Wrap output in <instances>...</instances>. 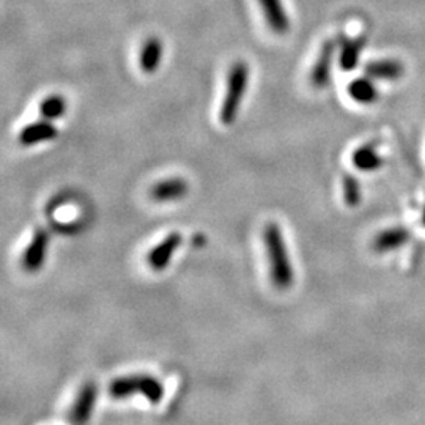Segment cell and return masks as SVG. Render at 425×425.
Instances as JSON below:
<instances>
[{
	"label": "cell",
	"instance_id": "6",
	"mask_svg": "<svg viewBox=\"0 0 425 425\" xmlns=\"http://www.w3.org/2000/svg\"><path fill=\"white\" fill-rule=\"evenodd\" d=\"M47 248H49V235H47V232L43 229L35 232L21 259V266L24 271L27 273L40 271L46 262Z\"/></svg>",
	"mask_w": 425,
	"mask_h": 425
},
{
	"label": "cell",
	"instance_id": "14",
	"mask_svg": "<svg viewBox=\"0 0 425 425\" xmlns=\"http://www.w3.org/2000/svg\"><path fill=\"white\" fill-rule=\"evenodd\" d=\"M346 92H348L350 98L358 104H372L380 97L378 88H376L374 79L367 74L364 77H356L355 81H351Z\"/></svg>",
	"mask_w": 425,
	"mask_h": 425
},
{
	"label": "cell",
	"instance_id": "11",
	"mask_svg": "<svg viewBox=\"0 0 425 425\" xmlns=\"http://www.w3.org/2000/svg\"><path fill=\"white\" fill-rule=\"evenodd\" d=\"M403 65L396 58L375 60L366 65V74L374 81H397L403 76Z\"/></svg>",
	"mask_w": 425,
	"mask_h": 425
},
{
	"label": "cell",
	"instance_id": "15",
	"mask_svg": "<svg viewBox=\"0 0 425 425\" xmlns=\"http://www.w3.org/2000/svg\"><path fill=\"white\" fill-rule=\"evenodd\" d=\"M351 163L361 172H375L383 166V158L374 143H366L353 152Z\"/></svg>",
	"mask_w": 425,
	"mask_h": 425
},
{
	"label": "cell",
	"instance_id": "19",
	"mask_svg": "<svg viewBox=\"0 0 425 425\" xmlns=\"http://www.w3.org/2000/svg\"><path fill=\"white\" fill-rule=\"evenodd\" d=\"M422 219H424V224H425V209H424V218Z\"/></svg>",
	"mask_w": 425,
	"mask_h": 425
},
{
	"label": "cell",
	"instance_id": "5",
	"mask_svg": "<svg viewBox=\"0 0 425 425\" xmlns=\"http://www.w3.org/2000/svg\"><path fill=\"white\" fill-rule=\"evenodd\" d=\"M336 47L337 45L334 40H328L323 43L314 67L310 70V83H312L315 88H325L329 86V82H331Z\"/></svg>",
	"mask_w": 425,
	"mask_h": 425
},
{
	"label": "cell",
	"instance_id": "17",
	"mask_svg": "<svg viewBox=\"0 0 425 425\" xmlns=\"http://www.w3.org/2000/svg\"><path fill=\"white\" fill-rule=\"evenodd\" d=\"M406 236H408V233H406L403 229L386 230L376 236L375 248L378 250H389V249L399 246L400 243H403Z\"/></svg>",
	"mask_w": 425,
	"mask_h": 425
},
{
	"label": "cell",
	"instance_id": "7",
	"mask_svg": "<svg viewBox=\"0 0 425 425\" xmlns=\"http://www.w3.org/2000/svg\"><path fill=\"white\" fill-rule=\"evenodd\" d=\"M182 241H183L182 233L172 232L170 235H167L163 241L157 244V246L148 252L147 255L148 266L154 269V271H161V269L169 266L172 257L177 252V249L179 248Z\"/></svg>",
	"mask_w": 425,
	"mask_h": 425
},
{
	"label": "cell",
	"instance_id": "16",
	"mask_svg": "<svg viewBox=\"0 0 425 425\" xmlns=\"http://www.w3.org/2000/svg\"><path fill=\"white\" fill-rule=\"evenodd\" d=\"M65 112H67V99L60 97V95H49L40 104L41 118L51 120V122L63 117Z\"/></svg>",
	"mask_w": 425,
	"mask_h": 425
},
{
	"label": "cell",
	"instance_id": "9",
	"mask_svg": "<svg viewBox=\"0 0 425 425\" xmlns=\"http://www.w3.org/2000/svg\"><path fill=\"white\" fill-rule=\"evenodd\" d=\"M265 21L278 35H285L290 30V17L287 15L282 0H259Z\"/></svg>",
	"mask_w": 425,
	"mask_h": 425
},
{
	"label": "cell",
	"instance_id": "12",
	"mask_svg": "<svg viewBox=\"0 0 425 425\" xmlns=\"http://www.w3.org/2000/svg\"><path fill=\"white\" fill-rule=\"evenodd\" d=\"M163 54H164L163 41L157 37L148 38L145 43H143L139 56V65L143 73L147 74L157 73L161 62H163Z\"/></svg>",
	"mask_w": 425,
	"mask_h": 425
},
{
	"label": "cell",
	"instance_id": "1",
	"mask_svg": "<svg viewBox=\"0 0 425 425\" xmlns=\"http://www.w3.org/2000/svg\"><path fill=\"white\" fill-rule=\"evenodd\" d=\"M263 243H265L268 260H269V276L274 289L280 291L289 290L295 280V271L287 250V244L282 235V229L276 223H269L263 229Z\"/></svg>",
	"mask_w": 425,
	"mask_h": 425
},
{
	"label": "cell",
	"instance_id": "4",
	"mask_svg": "<svg viewBox=\"0 0 425 425\" xmlns=\"http://www.w3.org/2000/svg\"><path fill=\"white\" fill-rule=\"evenodd\" d=\"M98 399V387L93 381H87L81 387L74 399V403L71 405L68 421L71 425H87L92 419L95 405Z\"/></svg>",
	"mask_w": 425,
	"mask_h": 425
},
{
	"label": "cell",
	"instance_id": "8",
	"mask_svg": "<svg viewBox=\"0 0 425 425\" xmlns=\"http://www.w3.org/2000/svg\"><path fill=\"white\" fill-rule=\"evenodd\" d=\"M189 191V184L184 178L179 177H172L161 179L154 186L150 189V197L152 200L158 203H169V202H177L186 197Z\"/></svg>",
	"mask_w": 425,
	"mask_h": 425
},
{
	"label": "cell",
	"instance_id": "13",
	"mask_svg": "<svg viewBox=\"0 0 425 425\" xmlns=\"http://www.w3.org/2000/svg\"><path fill=\"white\" fill-rule=\"evenodd\" d=\"M364 46H366V40H364L362 37L344 38L342 43H340V49H339L340 70L346 71V73L355 70L359 63V58H361Z\"/></svg>",
	"mask_w": 425,
	"mask_h": 425
},
{
	"label": "cell",
	"instance_id": "3",
	"mask_svg": "<svg viewBox=\"0 0 425 425\" xmlns=\"http://www.w3.org/2000/svg\"><path fill=\"white\" fill-rule=\"evenodd\" d=\"M109 396L112 399L122 400L128 399L134 394H141L145 397L150 403H159L164 397V386L157 376L147 375V374H139V375H128V376H120L111 381L109 385Z\"/></svg>",
	"mask_w": 425,
	"mask_h": 425
},
{
	"label": "cell",
	"instance_id": "18",
	"mask_svg": "<svg viewBox=\"0 0 425 425\" xmlns=\"http://www.w3.org/2000/svg\"><path fill=\"white\" fill-rule=\"evenodd\" d=\"M342 189H344V199L345 203L350 207H356L361 202V186L356 177L353 175H345L342 182Z\"/></svg>",
	"mask_w": 425,
	"mask_h": 425
},
{
	"label": "cell",
	"instance_id": "10",
	"mask_svg": "<svg viewBox=\"0 0 425 425\" xmlns=\"http://www.w3.org/2000/svg\"><path fill=\"white\" fill-rule=\"evenodd\" d=\"M57 128L51 120H40V122L30 123L22 128L19 133V143L24 147H32L41 142L52 141L57 137Z\"/></svg>",
	"mask_w": 425,
	"mask_h": 425
},
{
	"label": "cell",
	"instance_id": "2",
	"mask_svg": "<svg viewBox=\"0 0 425 425\" xmlns=\"http://www.w3.org/2000/svg\"><path fill=\"white\" fill-rule=\"evenodd\" d=\"M249 83V67L246 62H236L232 65L227 74V83H225V93L223 98V104H220L219 118L220 123L225 127L235 123L239 111H241L244 95L248 92Z\"/></svg>",
	"mask_w": 425,
	"mask_h": 425
}]
</instances>
